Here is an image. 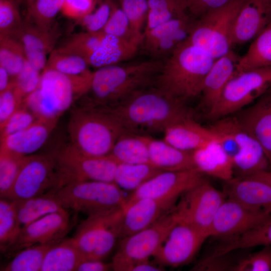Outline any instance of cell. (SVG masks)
<instances>
[{
	"label": "cell",
	"mask_w": 271,
	"mask_h": 271,
	"mask_svg": "<svg viewBox=\"0 0 271 271\" xmlns=\"http://www.w3.org/2000/svg\"><path fill=\"white\" fill-rule=\"evenodd\" d=\"M105 107L124 132L141 136L164 132L170 125L192 117L185 102L155 85L115 105Z\"/></svg>",
	"instance_id": "cell-1"
},
{
	"label": "cell",
	"mask_w": 271,
	"mask_h": 271,
	"mask_svg": "<svg viewBox=\"0 0 271 271\" xmlns=\"http://www.w3.org/2000/svg\"><path fill=\"white\" fill-rule=\"evenodd\" d=\"M163 61L107 66L93 71L88 88L78 99L89 106H110L137 92L155 85Z\"/></svg>",
	"instance_id": "cell-2"
},
{
	"label": "cell",
	"mask_w": 271,
	"mask_h": 271,
	"mask_svg": "<svg viewBox=\"0 0 271 271\" xmlns=\"http://www.w3.org/2000/svg\"><path fill=\"white\" fill-rule=\"evenodd\" d=\"M215 60L186 40L163 61L154 85L185 102L201 95L204 79Z\"/></svg>",
	"instance_id": "cell-3"
},
{
	"label": "cell",
	"mask_w": 271,
	"mask_h": 271,
	"mask_svg": "<svg viewBox=\"0 0 271 271\" xmlns=\"http://www.w3.org/2000/svg\"><path fill=\"white\" fill-rule=\"evenodd\" d=\"M78 103L72 109L68 123L70 144L88 155L108 156L125 132L105 106Z\"/></svg>",
	"instance_id": "cell-4"
},
{
	"label": "cell",
	"mask_w": 271,
	"mask_h": 271,
	"mask_svg": "<svg viewBox=\"0 0 271 271\" xmlns=\"http://www.w3.org/2000/svg\"><path fill=\"white\" fill-rule=\"evenodd\" d=\"M244 1L231 0L194 20L187 41L215 59L228 53L233 46L234 22Z\"/></svg>",
	"instance_id": "cell-5"
},
{
	"label": "cell",
	"mask_w": 271,
	"mask_h": 271,
	"mask_svg": "<svg viewBox=\"0 0 271 271\" xmlns=\"http://www.w3.org/2000/svg\"><path fill=\"white\" fill-rule=\"evenodd\" d=\"M51 191L65 209L87 216L123 208L126 201L122 190L111 182H80Z\"/></svg>",
	"instance_id": "cell-6"
},
{
	"label": "cell",
	"mask_w": 271,
	"mask_h": 271,
	"mask_svg": "<svg viewBox=\"0 0 271 271\" xmlns=\"http://www.w3.org/2000/svg\"><path fill=\"white\" fill-rule=\"evenodd\" d=\"M78 99L72 80L55 70L45 68L37 88L23 105L38 118L56 124L59 117Z\"/></svg>",
	"instance_id": "cell-7"
},
{
	"label": "cell",
	"mask_w": 271,
	"mask_h": 271,
	"mask_svg": "<svg viewBox=\"0 0 271 271\" xmlns=\"http://www.w3.org/2000/svg\"><path fill=\"white\" fill-rule=\"evenodd\" d=\"M53 155L56 177L54 190L69 184L87 181L114 183L117 163L108 156L88 155L71 144Z\"/></svg>",
	"instance_id": "cell-8"
},
{
	"label": "cell",
	"mask_w": 271,
	"mask_h": 271,
	"mask_svg": "<svg viewBox=\"0 0 271 271\" xmlns=\"http://www.w3.org/2000/svg\"><path fill=\"white\" fill-rule=\"evenodd\" d=\"M270 86L271 66L236 72L207 116L216 120L235 114L267 93Z\"/></svg>",
	"instance_id": "cell-9"
},
{
	"label": "cell",
	"mask_w": 271,
	"mask_h": 271,
	"mask_svg": "<svg viewBox=\"0 0 271 271\" xmlns=\"http://www.w3.org/2000/svg\"><path fill=\"white\" fill-rule=\"evenodd\" d=\"M174 209L148 227L121 238L112 259V269L129 271L134 264L154 257L179 220Z\"/></svg>",
	"instance_id": "cell-10"
},
{
	"label": "cell",
	"mask_w": 271,
	"mask_h": 271,
	"mask_svg": "<svg viewBox=\"0 0 271 271\" xmlns=\"http://www.w3.org/2000/svg\"><path fill=\"white\" fill-rule=\"evenodd\" d=\"M175 208L180 220L184 221L210 237V230L220 206L226 198L205 179L184 193Z\"/></svg>",
	"instance_id": "cell-11"
},
{
	"label": "cell",
	"mask_w": 271,
	"mask_h": 271,
	"mask_svg": "<svg viewBox=\"0 0 271 271\" xmlns=\"http://www.w3.org/2000/svg\"><path fill=\"white\" fill-rule=\"evenodd\" d=\"M56 185L53 155L27 156L13 186L4 198L28 199L49 192Z\"/></svg>",
	"instance_id": "cell-12"
},
{
	"label": "cell",
	"mask_w": 271,
	"mask_h": 271,
	"mask_svg": "<svg viewBox=\"0 0 271 271\" xmlns=\"http://www.w3.org/2000/svg\"><path fill=\"white\" fill-rule=\"evenodd\" d=\"M208 237L207 233L179 219L154 257L161 265L177 267L185 265L194 258Z\"/></svg>",
	"instance_id": "cell-13"
},
{
	"label": "cell",
	"mask_w": 271,
	"mask_h": 271,
	"mask_svg": "<svg viewBox=\"0 0 271 271\" xmlns=\"http://www.w3.org/2000/svg\"><path fill=\"white\" fill-rule=\"evenodd\" d=\"M271 219V213L250 208L226 198L212 222L210 236L229 239L241 235Z\"/></svg>",
	"instance_id": "cell-14"
},
{
	"label": "cell",
	"mask_w": 271,
	"mask_h": 271,
	"mask_svg": "<svg viewBox=\"0 0 271 271\" xmlns=\"http://www.w3.org/2000/svg\"><path fill=\"white\" fill-rule=\"evenodd\" d=\"M204 174L196 168L163 171L132 191L127 198L123 209L135 201L144 198L178 199L184 193L204 179Z\"/></svg>",
	"instance_id": "cell-15"
},
{
	"label": "cell",
	"mask_w": 271,
	"mask_h": 271,
	"mask_svg": "<svg viewBox=\"0 0 271 271\" xmlns=\"http://www.w3.org/2000/svg\"><path fill=\"white\" fill-rule=\"evenodd\" d=\"M70 226L67 210L48 214L22 228L4 253L13 257L18 251L32 245L58 242L64 238Z\"/></svg>",
	"instance_id": "cell-16"
},
{
	"label": "cell",
	"mask_w": 271,
	"mask_h": 271,
	"mask_svg": "<svg viewBox=\"0 0 271 271\" xmlns=\"http://www.w3.org/2000/svg\"><path fill=\"white\" fill-rule=\"evenodd\" d=\"M218 120L233 134L239 146L238 152L232 159L235 177L250 176L269 170L270 165L262 148L235 116Z\"/></svg>",
	"instance_id": "cell-17"
},
{
	"label": "cell",
	"mask_w": 271,
	"mask_h": 271,
	"mask_svg": "<svg viewBox=\"0 0 271 271\" xmlns=\"http://www.w3.org/2000/svg\"><path fill=\"white\" fill-rule=\"evenodd\" d=\"M193 21L190 16L177 18L144 32L141 47L153 59L168 57L188 39Z\"/></svg>",
	"instance_id": "cell-18"
},
{
	"label": "cell",
	"mask_w": 271,
	"mask_h": 271,
	"mask_svg": "<svg viewBox=\"0 0 271 271\" xmlns=\"http://www.w3.org/2000/svg\"><path fill=\"white\" fill-rule=\"evenodd\" d=\"M178 200L144 198L123 208L120 238L132 234L153 224L172 211Z\"/></svg>",
	"instance_id": "cell-19"
},
{
	"label": "cell",
	"mask_w": 271,
	"mask_h": 271,
	"mask_svg": "<svg viewBox=\"0 0 271 271\" xmlns=\"http://www.w3.org/2000/svg\"><path fill=\"white\" fill-rule=\"evenodd\" d=\"M271 23V0H245L235 19L232 45L255 38Z\"/></svg>",
	"instance_id": "cell-20"
},
{
	"label": "cell",
	"mask_w": 271,
	"mask_h": 271,
	"mask_svg": "<svg viewBox=\"0 0 271 271\" xmlns=\"http://www.w3.org/2000/svg\"><path fill=\"white\" fill-rule=\"evenodd\" d=\"M60 33L54 25L44 29L26 21L15 37L22 43L27 61L33 68L41 71L45 68L47 55L54 50Z\"/></svg>",
	"instance_id": "cell-21"
},
{
	"label": "cell",
	"mask_w": 271,
	"mask_h": 271,
	"mask_svg": "<svg viewBox=\"0 0 271 271\" xmlns=\"http://www.w3.org/2000/svg\"><path fill=\"white\" fill-rule=\"evenodd\" d=\"M223 191L227 198L271 213V185L255 176L234 177L225 182Z\"/></svg>",
	"instance_id": "cell-22"
},
{
	"label": "cell",
	"mask_w": 271,
	"mask_h": 271,
	"mask_svg": "<svg viewBox=\"0 0 271 271\" xmlns=\"http://www.w3.org/2000/svg\"><path fill=\"white\" fill-rule=\"evenodd\" d=\"M237 113V120L261 146L271 166V93Z\"/></svg>",
	"instance_id": "cell-23"
},
{
	"label": "cell",
	"mask_w": 271,
	"mask_h": 271,
	"mask_svg": "<svg viewBox=\"0 0 271 271\" xmlns=\"http://www.w3.org/2000/svg\"><path fill=\"white\" fill-rule=\"evenodd\" d=\"M143 38H125L104 33L99 46L88 59L87 63L99 68L128 60L138 53Z\"/></svg>",
	"instance_id": "cell-24"
},
{
	"label": "cell",
	"mask_w": 271,
	"mask_h": 271,
	"mask_svg": "<svg viewBox=\"0 0 271 271\" xmlns=\"http://www.w3.org/2000/svg\"><path fill=\"white\" fill-rule=\"evenodd\" d=\"M239 58L230 50L215 60L204 79L200 95L202 104L207 111L217 102L225 85L237 72Z\"/></svg>",
	"instance_id": "cell-25"
},
{
	"label": "cell",
	"mask_w": 271,
	"mask_h": 271,
	"mask_svg": "<svg viewBox=\"0 0 271 271\" xmlns=\"http://www.w3.org/2000/svg\"><path fill=\"white\" fill-rule=\"evenodd\" d=\"M164 140L181 150L193 152L216 139L209 127H205L187 118L176 122L166 129Z\"/></svg>",
	"instance_id": "cell-26"
},
{
	"label": "cell",
	"mask_w": 271,
	"mask_h": 271,
	"mask_svg": "<svg viewBox=\"0 0 271 271\" xmlns=\"http://www.w3.org/2000/svg\"><path fill=\"white\" fill-rule=\"evenodd\" d=\"M45 68L55 70L70 78L78 98L87 91L93 72L84 58L65 52L59 48L51 52Z\"/></svg>",
	"instance_id": "cell-27"
},
{
	"label": "cell",
	"mask_w": 271,
	"mask_h": 271,
	"mask_svg": "<svg viewBox=\"0 0 271 271\" xmlns=\"http://www.w3.org/2000/svg\"><path fill=\"white\" fill-rule=\"evenodd\" d=\"M195 168L224 182L234 177L232 159L215 139L192 153Z\"/></svg>",
	"instance_id": "cell-28"
},
{
	"label": "cell",
	"mask_w": 271,
	"mask_h": 271,
	"mask_svg": "<svg viewBox=\"0 0 271 271\" xmlns=\"http://www.w3.org/2000/svg\"><path fill=\"white\" fill-rule=\"evenodd\" d=\"M55 125L38 119L27 128L1 139V149L20 156L31 155L44 145Z\"/></svg>",
	"instance_id": "cell-29"
},
{
	"label": "cell",
	"mask_w": 271,
	"mask_h": 271,
	"mask_svg": "<svg viewBox=\"0 0 271 271\" xmlns=\"http://www.w3.org/2000/svg\"><path fill=\"white\" fill-rule=\"evenodd\" d=\"M150 163L164 171L195 168L193 152L179 149L166 142L147 136Z\"/></svg>",
	"instance_id": "cell-30"
},
{
	"label": "cell",
	"mask_w": 271,
	"mask_h": 271,
	"mask_svg": "<svg viewBox=\"0 0 271 271\" xmlns=\"http://www.w3.org/2000/svg\"><path fill=\"white\" fill-rule=\"evenodd\" d=\"M122 210L123 208H120L87 216L79 225L72 238L84 260L90 257L105 228Z\"/></svg>",
	"instance_id": "cell-31"
},
{
	"label": "cell",
	"mask_w": 271,
	"mask_h": 271,
	"mask_svg": "<svg viewBox=\"0 0 271 271\" xmlns=\"http://www.w3.org/2000/svg\"><path fill=\"white\" fill-rule=\"evenodd\" d=\"M13 201L21 228L48 214L67 210L51 191L28 199Z\"/></svg>",
	"instance_id": "cell-32"
},
{
	"label": "cell",
	"mask_w": 271,
	"mask_h": 271,
	"mask_svg": "<svg viewBox=\"0 0 271 271\" xmlns=\"http://www.w3.org/2000/svg\"><path fill=\"white\" fill-rule=\"evenodd\" d=\"M108 156L117 164L150 163L147 136L122 133Z\"/></svg>",
	"instance_id": "cell-33"
},
{
	"label": "cell",
	"mask_w": 271,
	"mask_h": 271,
	"mask_svg": "<svg viewBox=\"0 0 271 271\" xmlns=\"http://www.w3.org/2000/svg\"><path fill=\"white\" fill-rule=\"evenodd\" d=\"M83 260L73 238H64L48 250L41 271L76 270Z\"/></svg>",
	"instance_id": "cell-34"
},
{
	"label": "cell",
	"mask_w": 271,
	"mask_h": 271,
	"mask_svg": "<svg viewBox=\"0 0 271 271\" xmlns=\"http://www.w3.org/2000/svg\"><path fill=\"white\" fill-rule=\"evenodd\" d=\"M259 245H271V219L241 235L225 239L216 246L210 256H221L236 249Z\"/></svg>",
	"instance_id": "cell-35"
},
{
	"label": "cell",
	"mask_w": 271,
	"mask_h": 271,
	"mask_svg": "<svg viewBox=\"0 0 271 271\" xmlns=\"http://www.w3.org/2000/svg\"><path fill=\"white\" fill-rule=\"evenodd\" d=\"M271 66V23L249 46L245 54L239 58L237 72Z\"/></svg>",
	"instance_id": "cell-36"
},
{
	"label": "cell",
	"mask_w": 271,
	"mask_h": 271,
	"mask_svg": "<svg viewBox=\"0 0 271 271\" xmlns=\"http://www.w3.org/2000/svg\"><path fill=\"white\" fill-rule=\"evenodd\" d=\"M150 163L117 164L114 183L122 190L134 191L163 172Z\"/></svg>",
	"instance_id": "cell-37"
},
{
	"label": "cell",
	"mask_w": 271,
	"mask_h": 271,
	"mask_svg": "<svg viewBox=\"0 0 271 271\" xmlns=\"http://www.w3.org/2000/svg\"><path fill=\"white\" fill-rule=\"evenodd\" d=\"M57 243L36 244L24 248L16 253L1 270L41 271L46 254Z\"/></svg>",
	"instance_id": "cell-38"
},
{
	"label": "cell",
	"mask_w": 271,
	"mask_h": 271,
	"mask_svg": "<svg viewBox=\"0 0 271 271\" xmlns=\"http://www.w3.org/2000/svg\"><path fill=\"white\" fill-rule=\"evenodd\" d=\"M26 61L24 49L20 41L12 36L0 35V66L7 70L12 80Z\"/></svg>",
	"instance_id": "cell-39"
},
{
	"label": "cell",
	"mask_w": 271,
	"mask_h": 271,
	"mask_svg": "<svg viewBox=\"0 0 271 271\" xmlns=\"http://www.w3.org/2000/svg\"><path fill=\"white\" fill-rule=\"evenodd\" d=\"M148 12L144 32L177 18L190 16L179 0H147Z\"/></svg>",
	"instance_id": "cell-40"
},
{
	"label": "cell",
	"mask_w": 271,
	"mask_h": 271,
	"mask_svg": "<svg viewBox=\"0 0 271 271\" xmlns=\"http://www.w3.org/2000/svg\"><path fill=\"white\" fill-rule=\"evenodd\" d=\"M21 227L13 200H0V248L2 253L10 246L18 235Z\"/></svg>",
	"instance_id": "cell-41"
},
{
	"label": "cell",
	"mask_w": 271,
	"mask_h": 271,
	"mask_svg": "<svg viewBox=\"0 0 271 271\" xmlns=\"http://www.w3.org/2000/svg\"><path fill=\"white\" fill-rule=\"evenodd\" d=\"M65 0H37L29 7L26 22L39 28L48 29L54 25L53 20L61 11Z\"/></svg>",
	"instance_id": "cell-42"
},
{
	"label": "cell",
	"mask_w": 271,
	"mask_h": 271,
	"mask_svg": "<svg viewBox=\"0 0 271 271\" xmlns=\"http://www.w3.org/2000/svg\"><path fill=\"white\" fill-rule=\"evenodd\" d=\"M103 34L102 31L80 32L74 34L59 48L65 52L79 56L87 61L98 48Z\"/></svg>",
	"instance_id": "cell-43"
},
{
	"label": "cell",
	"mask_w": 271,
	"mask_h": 271,
	"mask_svg": "<svg viewBox=\"0 0 271 271\" xmlns=\"http://www.w3.org/2000/svg\"><path fill=\"white\" fill-rule=\"evenodd\" d=\"M27 156L17 155L1 149L0 196L1 198H5L12 188Z\"/></svg>",
	"instance_id": "cell-44"
},
{
	"label": "cell",
	"mask_w": 271,
	"mask_h": 271,
	"mask_svg": "<svg viewBox=\"0 0 271 271\" xmlns=\"http://www.w3.org/2000/svg\"><path fill=\"white\" fill-rule=\"evenodd\" d=\"M129 22L133 37H144L148 12L147 0H118Z\"/></svg>",
	"instance_id": "cell-45"
},
{
	"label": "cell",
	"mask_w": 271,
	"mask_h": 271,
	"mask_svg": "<svg viewBox=\"0 0 271 271\" xmlns=\"http://www.w3.org/2000/svg\"><path fill=\"white\" fill-rule=\"evenodd\" d=\"M123 214V210L107 226L89 259L102 260L110 254L120 237Z\"/></svg>",
	"instance_id": "cell-46"
},
{
	"label": "cell",
	"mask_w": 271,
	"mask_h": 271,
	"mask_svg": "<svg viewBox=\"0 0 271 271\" xmlns=\"http://www.w3.org/2000/svg\"><path fill=\"white\" fill-rule=\"evenodd\" d=\"M41 73L26 61L23 69L13 79L15 91L23 101L38 87Z\"/></svg>",
	"instance_id": "cell-47"
},
{
	"label": "cell",
	"mask_w": 271,
	"mask_h": 271,
	"mask_svg": "<svg viewBox=\"0 0 271 271\" xmlns=\"http://www.w3.org/2000/svg\"><path fill=\"white\" fill-rule=\"evenodd\" d=\"M23 23L14 0H0V35L15 36Z\"/></svg>",
	"instance_id": "cell-48"
},
{
	"label": "cell",
	"mask_w": 271,
	"mask_h": 271,
	"mask_svg": "<svg viewBox=\"0 0 271 271\" xmlns=\"http://www.w3.org/2000/svg\"><path fill=\"white\" fill-rule=\"evenodd\" d=\"M37 120V116L22 104L0 128L1 139L27 128Z\"/></svg>",
	"instance_id": "cell-49"
},
{
	"label": "cell",
	"mask_w": 271,
	"mask_h": 271,
	"mask_svg": "<svg viewBox=\"0 0 271 271\" xmlns=\"http://www.w3.org/2000/svg\"><path fill=\"white\" fill-rule=\"evenodd\" d=\"M235 271H270L271 270V245L264 247L235 264Z\"/></svg>",
	"instance_id": "cell-50"
},
{
	"label": "cell",
	"mask_w": 271,
	"mask_h": 271,
	"mask_svg": "<svg viewBox=\"0 0 271 271\" xmlns=\"http://www.w3.org/2000/svg\"><path fill=\"white\" fill-rule=\"evenodd\" d=\"M102 32L119 37L138 38L132 35L127 18L121 8L113 3L110 17Z\"/></svg>",
	"instance_id": "cell-51"
},
{
	"label": "cell",
	"mask_w": 271,
	"mask_h": 271,
	"mask_svg": "<svg viewBox=\"0 0 271 271\" xmlns=\"http://www.w3.org/2000/svg\"><path fill=\"white\" fill-rule=\"evenodd\" d=\"M112 3L110 1L102 3L94 11L79 19L87 31H102L110 17Z\"/></svg>",
	"instance_id": "cell-52"
},
{
	"label": "cell",
	"mask_w": 271,
	"mask_h": 271,
	"mask_svg": "<svg viewBox=\"0 0 271 271\" xmlns=\"http://www.w3.org/2000/svg\"><path fill=\"white\" fill-rule=\"evenodd\" d=\"M23 102L15 92L13 83L10 88L0 92V128L21 106Z\"/></svg>",
	"instance_id": "cell-53"
},
{
	"label": "cell",
	"mask_w": 271,
	"mask_h": 271,
	"mask_svg": "<svg viewBox=\"0 0 271 271\" xmlns=\"http://www.w3.org/2000/svg\"><path fill=\"white\" fill-rule=\"evenodd\" d=\"M190 16L198 18L213 9L220 7L231 0H179Z\"/></svg>",
	"instance_id": "cell-54"
},
{
	"label": "cell",
	"mask_w": 271,
	"mask_h": 271,
	"mask_svg": "<svg viewBox=\"0 0 271 271\" xmlns=\"http://www.w3.org/2000/svg\"><path fill=\"white\" fill-rule=\"evenodd\" d=\"M94 0H65L62 13L70 18L80 19L92 12Z\"/></svg>",
	"instance_id": "cell-55"
},
{
	"label": "cell",
	"mask_w": 271,
	"mask_h": 271,
	"mask_svg": "<svg viewBox=\"0 0 271 271\" xmlns=\"http://www.w3.org/2000/svg\"><path fill=\"white\" fill-rule=\"evenodd\" d=\"M225 255L214 257H205L192 269L195 270H233L235 264L231 263Z\"/></svg>",
	"instance_id": "cell-56"
},
{
	"label": "cell",
	"mask_w": 271,
	"mask_h": 271,
	"mask_svg": "<svg viewBox=\"0 0 271 271\" xmlns=\"http://www.w3.org/2000/svg\"><path fill=\"white\" fill-rule=\"evenodd\" d=\"M112 269L111 263H106L100 259H86L77 266V271H106Z\"/></svg>",
	"instance_id": "cell-57"
},
{
	"label": "cell",
	"mask_w": 271,
	"mask_h": 271,
	"mask_svg": "<svg viewBox=\"0 0 271 271\" xmlns=\"http://www.w3.org/2000/svg\"><path fill=\"white\" fill-rule=\"evenodd\" d=\"M162 266H158L151 262L149 260L141 261L134 264L130 268L129 271H161L164 270Z\"/></svg>",
	"instance_id": "cell-58"
},
{
	"label": "cell",
	"mask_w": 271,
	"mask_h": 271,
	"mask_svg": "<svg viewBox=\"0 0 271 271\" xmlns=\"http://www.w3.org/2000/svg\"><path fill=\"white\" fill-rule=\"evenodd\" d=\"M12 78L7 70L0 66V92L10 88L12 85Z\"/></svg>",
	"instance_id": "cell-59"
},
{
	"label": "cell",
	"mask_w": 271,
	"mask_h": 271,
	"mask_svg": "<svg viewBox=\"0 0 271 271\" xmlns=\"http://www.w3.org/2000/svg\"><path fill=\"white\" fill-rule=\"evenodd\" d=\"M252 175L255 176L266 181L271 185V170L264 171Z\"/></svg>",
	"instance_id": "cell-60"
},
{
	"label": "cell",
	"mask_w": 271,
	"mask_h": 271,
	"mask_svg": "<svg viewBox=\"0 0 271 271\" xmlns=\"http://www.w3.org/2000/svg\"><path fill=\"white\" fill-rule=\"evenodd\" d=\"M28 3L29 4V7L31 6L33 4H34L37 0H27Z\"/></svg>",
	"instance_id": "cell-61"
},
{
	"label": "cell",
	"mask_w": 271,
	"mask_h": 271,
	"mask_svg": "<svg viewBox=\"0 0 271 271\" xmlns=\"http://www.w3.org/2000/svg\"><path fill=\"white\" fill-rule=\"evenodd\" d=\"M267 93H268V94L271 93V86Z\"/></svg>",
	"instance_id": "cell-62"
}]
</instances>
